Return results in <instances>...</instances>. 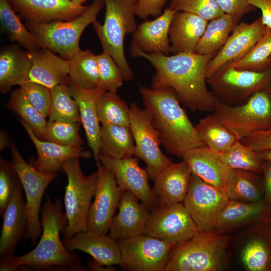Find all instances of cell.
<instances>
[{
  "label": "cell",
  "mask_w": 271,
  "mask_h": 271,
  "mask_svg": "<svg viewBox=\"0 0 271 271\" xmlns=\"http://www.w3.org/2000/svg\"><path fill=\"white\" fill-rule=\"evenodd\" d=\"M133 193L123 191L118 212L112 218L109 235L118 240L126 239L144 233L151 211Z\"/></svg>",
  "instance_id": "obj_19"
},
{
  "label": "cell",
  "mask_w": 271,
  "mask_h": 271,
  "mask_svg": "<svg viewBox=\"0 0 271 271\" xmlns=\"http://www.w3.org/2000/svg\"><path fill=\"white\" fill-rule=\"evenodd\" d=\"M255 173L231 169L224 190L229 200L245 202H255L263 199L261 188Z\"/></svg>",
  "instance_id": "obj_35"
},
{
  "label": "cell",
  "mask_w": 271,
  "mask_h": 271,
  "mask_svg": "<svg viewBox=\"0 0 271 271\" xmlns=\"http://www.w3.org/2000/svg\"><path fill=\"white\" fill-rule=\"evenodd\" d=\"M140 90L161 143L170 154L182 158L189 150L205 146L172 89L142 86Z\"/></svg>",
  "instance_id": "obj_3"
},
{
  "label": "cell",
  "mask_w": 271,
  "mask_h": 271,
  "mask_svg": "<svg viewBox=\"0 0 271 271\" xmlns=\"http://www.w3.org/2000/svg\"><path fill=\"white\" fill-rule=\"evenodd\" d=\"M12 165L16 171L26 195L28 222L24 235L25 240L35 244L42 233L39 214L41 202L46 188L57 177L58 173H45L27 162L16 146L12 144Z\"/></svg>",
  "instance_id": "obj_10"
},
{
  "label": "cell",
  "mask_w": 271,
  "mask_h": 271,
  "mask_svg": "<svg viewBox=\"0 0 271 271\" xmlns=\"http://www.w3.org/2000/svg\"><path fill=\"white\" fill-rule=\"evenodd\" d=\"M218 154L222 161L230 169L254 173H262V160L258 153L240 141L226 151Z\"/></svg>",
  "instance_id": "obj_42"
},
{
  "label": "cell",
  "mask_w": 271,
  "mask_h": 271,
  "mask_svg": "<svg viewBox=\"0 0 271 271\" xmlns=\"http://www.w3.org/2000/svg\"><path fill=\"white\" fill-rule=\"evenodd\" d=\"M99 75L100 88L116 92L122 86L123 78L121 71L113 58L106 52L96 55Z\"/></svg>",
  "instance_id": "obj_44"
},
{
  "label": "cell",
  "mask_w": 271,
  "mask_h": 271,
  "mask_svg": "<svg viewBox=\"0 0 271 271\" xmlns=\"http://www.w3.org/2000/svg\"><path fill=\"white\" fill-rule=\"evenodd\" d=\"M32 62L27 51L16 45L3 47L0 51V91L9 92L13 86L29 81Z\"/></svg>",
  "instance_id": "obj_30"
},
{
  "label": "cell",
  "mask_w": 271,
  "mask_h": 271,
  "mask_svg": "<svg viewBox=\"0 0 271 271\" xmlns=\"http://www.w3.org/2000/svg\"><path fill=\"white\" fill-rule=\"evenodd\" d=\"M170 7L177 11L195 14L208 21L224 14L215 0H171Z\"/></svg>",
  "instance_id": "obj_46"
},
{
  "label": "cell",
  "mask_w": 271,
  "mask_h": 271,
  "mask_svg": "<svg viewBox=\"0 0 271 271\" xmlns=\"http://www.w3.org/2000/svg\"><path fill=\"white\" fill-rule=\"evenodd\" d=\"M20 87L31 103L44 117L48 116L51 101V89L32 81L25 82Z\"/></svg>",
  "instance_id": "obj_47"
},
{
  "label": "cell",
  "mask_w": 271,
  "mask_h": 271,
  "mask_svg": "<svg viewBox=\"0 0 271 271\" xmlns=\"http://www.w3.org/2000/svg\"><path fill=\"white\" fill-rule=\"evenodd\" d=\"M104 5V0H93L85 12L74 19L45 23L25 21V25L40 48H47L69 61L81 50L79 40L83 32L97 21Z\"/></svg>",
  "instance_id": "obj_6"
},
{
  "label": "cell",
  "mask_w": 271,
  "mask_h": 271,
  "mask_svg": "<svg viewBox=\"0 0 271 271\" xmlns=\"http://www.w3.org/2000/svg\"><path fill=\"white\" fill-rule=\"evenodd\" d=\"M98 159L112 172L122 191L133 193L150 211L159 206L149 183V174L146 169L140 166L137 158L116 159L100 154Z\"/></svg>",
  "instance_id": "obj_16"
},
{
  "label": "cell",
  "mask_w": 271,
  "mask_h": 271,
  "mask_svg": "<svg viewBox=\"0 0 271 271\" xmlns=\"http://www.w3.org/2000/svg\"><path fill=\"white\" fill-rule=\"evenodd\" d=\"M191 171L183 161L172 162L162 170L154 180L152 189L159 205L183 202L187 194Z\"/></svg>",
  "instance_id": "obj_22"
},
{
  "label": "cell",
  "mask_w": 271,
  "mask_h": 271,
  "mask_svg": "<svg viewBox=\"0 0 271 271\" xmlns=\"http://www.w3.org/2000/svg\"><path fill=\"white\" fill-rule=\"evenodd\" d=\"M241 260L249 271H271V222L259 223L255 234L244 247Z\"/></svg>",
  "instance_id": "obj_31"
},
{
  "label": "cell",
  "mask_w": 271,
  "mask_h": 271,
  "mask_svg": "<svg viewBox=\"0 0 271 271\" xmlns=\"http://www.w3.org/2000/svg\"><path fill=\"white\" fill-rule=\"evenodd\" d=\"M248 3L261 12V19L263 24L271 28V0H247Z\"/></svg>",
  "instance_id": "obj_51"
},
{
  "label": "cell",
  "mask_w": 271,
  "mask_h": 271,
  "mask_svg": "<svg viewBox=\"0 0 271 271\" xmlns=\"http://www.w3.org/2000/svg\"><path fill=\"white\" fill-rule=\"evenodd\" d=\"M268 68L271 69V57H270V59H269V64H268Z\"/></svg>",
  "instance_id": "obj_58"
},
{
  "label": "cell",
  "mask_w": 271,
  "mask_h": 271,
  "mask_svg": "<svg viewBox=\"0 0 271 271\" xmlns=\"http://www.w3.org/2000/svg\"><path fill=\"white\" fill-rule=\"evenodd\" d=\"M22 185L11 162L0 159V214L2 216L13 195Z\"/></svg>",
  "instance_id": "obj_45"
},
{
  "label": "cell",
  "mask_w": 271,
  "mask_h": 271,
  "mask_svg": "<svg viewBox=\"0 0 271 271\" xmlns=\"http://www.w3.org/2000/svg\"><path fill=\"white\" fill-rule=\"evenodd\" d=\"M219 8L225 14L233 15L241 19L247 13L254 11L255 8L247 0H215Z\"/></svg>",
  "instance_id": "obj_48"
},
{
  "label": "cell",
  "mask_w": 271,
  "mask_h": 271,
  "mask_svg": "<svg viewBox=\"0 0 271 271\" xmlns=\"http://www.w3.org/2000/svg\"><path fill=\"white\" fill-rule=\"evenodd\" d=\"M68 85L71 94L78 104L81 122L85 130L88 145L97 164L99 162L98 157L100 154L101 133L97 101L99 96L106 91L84 89L74 84L70 79Z\"/></svg>",
  "instance_id": "obj_26"
},
{
  "label": "cell",
  "mask_w": 271,
  "mask_h": 271,
  "mask_svg": "<svg viewBox=\"0 0 271 271\" xmlns=\"http://www.w3.org/2000/svg\"><path fill=\"white\" fill-rule=\"evenodd\" d=\"M240 20L233 15L224 14L209 21L194 53L202 55L215 54L224 45Z\"/></svg>",
  "instance_id": "obj_33"
},
{
  "label": "cell",
  "mask_w": 271,
  "mask_h": 271,
  "mask_svg": "<svg viewBox=\"0 0 271 271\" xmlns=\"http://www.w3.org/2000/svg\"><path fill=\"white\" fill-rule=\"evenodd\" d=\"M18 119L36 149L38 156L32 165L39 171L58 173L62 171L63 164L69 159L91 157L92 152L82 147L65 146L39 139L26 122Z\"/></svg>",
  "instance_id": "obj_20"
},
{
  "label": "cell",
  "mask_w": 271,
  "mask_h": 271,
  "mask_svg": "<svg viewBox=\"0 0 271 271\" xmlns=\"http://www.w3.org/2000/svg\"><path fill=\"white\" fill-rule=\"evenodd\" d=\"M262 170L263 173V191L264 200L271 207V163L262 160Z\"/></svg>",
  "instance_id": "obj_52"
},
{
  "label": "cell",
  "mask_w": 271,
  "mask_h": 271,
  "mask_svg": "<svg viewBox=\"0 0 271 271\" xmlns=\"http://www.w3.org/2000/svg\"><path fill=\"white\" fill-rule=\"evenodd\" d=\"M69 251L80 250L107 266L122 265L119 244L109 235L98 234L88 231L79 232L69 239H63Z\"/></svg>",
  "instance_id": "obj_23"
},
{
  "label": "cell",
  "mask_w": 271,
  "mask_h": 271,
  "mask_svg": "<svg viewBox=\"0 0 271 271\" xmlns=\"http://www.w3.org/2000/svg\"><path fill=\"white\" fill-rule=\"evenodd\" d=\"M266 29L260 16L251 23H238L224 45L209 61L207 78L224 64L238 60L247 54L263 35Z\"/></svg>",
  "instance_id": "obj_17"
},
{
  "label": "cell",
  "mask_w": 271,
  "mask_h": 271,
  "mask_svg": "<svg viewBox=\"0 0 271 271\" xmlns=\"http://www.w3.org/2000/svg\"><path fill=\"white\" fill-rule=\"evenodd\" d=\"M14 11L25 21L45 23L70 21L82 15L89 6L71 0H9Z\"/></svg>",
  "instance_id": "obj_18"
},
{
  "label": "cell",
  "mask_w": 271,
  "mask_h": 271,
  "mask_svg": "<svg viewBox=\"0 0 271 271\" xmlns=\"http://www.w3.org/2000/svg\"><path fill=\"white\" fill-rule=\"evenodd\" d=\"M87 266L91 271H115V268L112 266H107L97 261L93 258H89Z\"/></svg>",
  "instance_id": "obj_53"
},
{
  "label": "cell",
  "mask_w": 271,
  "mask_h": 271,
  "mask_svg": "<svg viewBox=\"0 0 271 271\" xmlns=\"http://www.w3.org/2000/svg\"><path fill=\"white\" fill-rule=\"evenodd\" d=\"M59 199L52 200L48 194L41 209L42 235L36 247L19 256H13L1 260V271H15L19 268L61 269L85 271L78 256L65 247L60 239V232L65 231L67 220L62 211Z\"/></svg>",
  "instance_id": "obj_2"
},
{
  "label": "cell",
  "mask_w": 271,
  "mask_h": 271,
  "mask_svg": "<svg viewBox=\"0 0 271 271\" xmlns=\"http://www.w3.org/2000/svg\"><path fill=\"white\" fill-rule=\"evenodd\" d=\"M86 0H71L74 4L78 6H82Z\"/></svg>",
  "instance_id": "obj_56"
},
{
  "label": "cell",
  "mask_w": 271,
  "mask_h": 271,
  "mask_svg": "<svg viewBox=\"0 0 271 271\" xmlns=\"http://www.w3.org/2000/svg\"><path fill=\"white\" fill-rule=\"evenodd\" d=\"M216 98L212 115L239 141L255 131L271 128V100L265 89L256 92L240 105H229Z\"/></svg>",
  "instance_id": "obj_8"
},
{
  "label": "cell",
  "mask_w": 271,
  "mask_h": 271,
  "mask_svg": "<svg viewBox=\"0 0 271 271\" xmlns=\"http://www.w3.org/2000/svg\"><path fill=\"white\" fill-rule=\"evenodd\" d=\"M240 142L257 152L271 150V128L255 131Z\"/></svg>",
  "instance_id": "obj_49"
},
{
  "label": "cell",
  "mask_w": 271,
  "mask_h": 271,
  "mask_svg": "<svg viewBox=\"0 0 271 271\" xmlns=\"http://www.w3.org/2000/svg\"><path fill=\"white\" fill-rule=\"evenodd\" d=\"M122 267L130 271H165L174 245L148 235L118 240Z\"/></svg>",
  "instance_id": "obj_13"
},
{
  "label": "cell",
  "mask_w": 271,
  "mask_h": 271,
  "mask_svg": "<svg viewBox=\"0 0 271 271\" xmlns=\"http://www.w3.org/2000/svg\"><path fill=\"white\" fill-rule=\"evenodd\" d=\"M182 159L192 174L211 185L224 189L231 169L218 153L206 146L198 147L187 151Z\"/></svg>",
  "instance_id": "obj_28"
},
{
  "label": "cell",
  "mask_w": 271,
  "mask_h": 271,
  "mask_svg": "<svg viewBox=\"0 0 271 271\" xmlns=\"http://www.w3.org/2000/svg\"><path fill=\"white\" fill-rule=\"evenodd\" d=\"M101 124L100 154L116 159L132 157L134 141L130 127Z\"/></svg>",
  "instance_id": "obj_32"
},
{
  "label": "cell",
  "mask_w": 271,
  "mask_h": 271,
  "mask_svg": "<svg viewBox=\"0 0 271 271\" xmlns=\"http://www.w3.org/2000/svg\"><path fill=\"white\" fill-rule=\"evenodd\" d=\"M195 126L205 146L218 153L226 151L239 141L227 127L212 115L201 119Z\"/></svg>",
  "instance_id": "obj_37"
},
{
  "label": "cell",
  "mask_w": 271,
  "mask_h": 271,
  "mask_svg": "<svg viewBox=\"0 0 271 271\" xmlns=\"http://www.w3.org/2000/svg\"><path fill=\"white\" fill-rule=\"evenodd\" d=\"M270 57L271 28L266 27L264 33L247 54L224 65L238 69L262 71L268 68Z\"/></svg>",
  "instance_id": "obj_41"
},
{
  "label": "cell",
  "mask_w": 271,
  "mask_h": 271,
  "mask_svg": "<svg viewBox=\"0 0 271 271\" xmlns=\"http://www.w3.org/2000/svg\"><path fill=\"white\" fill-rule=\"evenodd\" d=\"M229 200L224 189L211 185L192 174L183 203L199 231L214 229L218 218Z\"/></svg>",
  "instance_id": "obj_12"
},
{
  "label": "cell",
  "mask_w": 271,
  "mask_h": 271,
  "mask_svg": "<svg viewBox=\"0 0 271 271\" xmlns=\"http://www.w3.org/2000/svg\"><path fill=\"white\" fill-rule=\"evenodd\" d=\"M6 106L19 115L39 139L45 140L48 121L29 101L20 87L12 92Z\"/></svg>",
  "instance_id": "obj_39"
},
{
  "label": "cell",
  "mask_w": 271,
  "mask_h": 271,
  "mask_svg": "<svg viewBox=\"0 0 271 271\" xmlns=\"http://www.w3.org/2000/svg\"><path fill=\"white\" fill-rule=\"evenodd\" d=\"M137 0H104L105 6L103 25H93L102 47L117 63L125 81L133 78L124 52L126 34L133 33L137 28L135 20Z\"/></svg>",
  "instance_id": "obj_4"
},
{
  "label": "cell",
  "mask_w": 271,
  "mask_h": 271,
  "mask_svg": "<svg viewBox=\"0 0 271 271\" xmlns=\"http://www.w3.org/2000/svg\"><path fill=\"white\" fill-rule=\"evenodd\" d=\"M168 0H137L136 15L140 19L150 16L158 17L162 14V9Z\"/></svg>",
  "instance_id": "obj_50"
},
{
  "label": "cell",
  "mask_w": 271,
  "mask_h": 271,
  "mask_svg": "<svg viewBox=\"0 0 271 271\" xmlns=\"http://www.w3.org/2000/svg\"><path fill=\"white\" fill-rule=\"evenodd\" d=\"M130 55L148 60L156 69L152 88L168 87L189 109L214 110L216 97L206 85L208 64L214 54L183 52L171 56L161 53H145L131 44Z\"/></svg>",
  "instance_id": "obj_1"
},
{
  "label": "cell",
  "mask_w": 271,
  "mask_h": 271,
  "mask_svg": "<svg viewBox=\"0 0 271 271\" xmlns=\"http://www.w3.org/2000/svg\"><path fill=\"white\" fill-rule=\"evenodd\" d=\"M97 166V182L94 199L89 212L87 231L106 234L109 230L123 191L109 169L100 162Z\"/></svg>",
  "instance_id": "obj_15"
},
{
  "label": "cell",
  "mask_w": 271,
  "mask_h": 271,
  "mask_svg": "<svg viewBox=\"0 0 271 271\" xmlns=\"http://www.w3.org/2000/svg\"><path fill=\"white\" fill-rule=\"evenodd\" d=\"M62 169L67 178L64 204L67 226L64 232V239L88 230V218L92 198L97 182V172L85 175L82 172L79 158L65 162Z\"/></svg>",
  "instance_id": "obj_7"
},
{
  "label": "cell",
  "mask_w": 271,
  "mask_h": 271,
  "mask_svg": "<svg viewBox=\"0 0 271 271\" xmlns=\"http://www.w3.org/2000/svg\"><path fill=\"white\" fill-rule=\"evenodd\" d=\"M207 82L218 99L229 105H240L256 92L267 87L271 83V69L256 71L224 65Z\"/></svg>",
  "instance_id": "obj_9"
},
{
  "label": "cell",
  "mask_w": 271,
  "mask_h": 271,
  "mask_svg": "<svg viewBox=\"0 0 271 271\" xmlns=\"http://www.w3.org/2000/svg\"><path fill=\"white\" fill-rule=\"evenodd\" d=\"M271 207L263 199L255 202L229 200L220 213L213 230L222 231L247 223L269 220Z\"/></svg>",
  "instance_id": "obj_29"
},
{
  "label": "cell",
  "mask_w": 271,
  "mask_h": 271,
  "mask_svg": "<svg viewBox=\"0 0 271 271\" xmlns=\"http://www.w3.org/2000/svg\"><path fill=\"white\" fill-rule=\"evenodd\" d=\"M199 231L183 202L159 205L151 211L144 233L174 246L192 238Z\"/></svg>",
  "instance_id": "obj_14"
},
{
  "label": "cell",
  "mask_w": 271,
  "mask_h": 271,
  "mask_svg": "<svg viewBox=\"0 0 271 271\" xmlns=\"http://www.w3.org/2000/svg\"><path fill=\"white\" fill-rule=\"evenodd\" d=\"M32 62L29 81L40 83L50 89L68 83L69 61L44 48L27 51Z\"/></svg>",
  "instance_id": "obj_24"
},
{
  "label": "cell",
  "mask_w": 271,
  "mask_h": 271,
  "mask_svg": "<svg viewBox=\"0 0 271 271\" xmlns=\"http://www.w3.org/2000/svg\"><path fill=\"white\" fill-rule=\"evenodd\" d=\"M23 190L22 187L13 195L2 216L1 260L14 255L15 249L27 228L28 218Z\"/></svg>",
  "instance_id": "obj_21"
},
{
  "label": "cell",
  "mask_w": 271,
  "mask_h": 271,
  "mask_svg": "<svg viewBox=\"0 0 271 271\" xmlns=\"http://www.w3.org/2000/svg\"><path fill=\"white\" fill-rule=\"evenodd\" d=\"M228 237L212 230L198 231L172 247L165 271H216L224 261Z\"/></svg>",
  "instance_id": "obj_5"
},
{
  "label": "cell",
  "mask_w": 271,
  "mask_h": 271,
  "mask_svg": "<svg viewBox=\"0 0 271 271\" xmlns=\"http://www.w3.org/2000/svg\"><path fill=\"white\" fill-rule=\"evenodd\" d=\"M69 76L72 83L81 88L101 89L96 55L89 50H80L69 60Z\"/></svg>",
  "instance_id": "obj_34"
},
{
  "label": "cell",
  "mask_w": 271,
  "mask_h": 271,
  "mask_svg": "<svg viewBox=\"0 0 271 271\" xmlns=\"http://www.w3.org/2000/svg\"><path fill=\"white\" fill-rule=\"evenodd\" d=\"M177 12L170 7L152 21L141 23L133 33L132 44L147 53L171 52L169 32L172 18Z\"/></svg>",
  "instance_id": "obj_25"
},
{
  "label": "cell",
  "mask_w": 271,
  "mask_h": 271,
  "mask_svg": "<svg viewBox=\"0 0 271 271\" xmlns=\"http://www.w3.org/2000/svg\"><path fill=\"white\" fill-rule=\"evenodd\" d=\"M258 153L262 160L271 163V150L262 151Z\"/></svg>",
  "instance_id": "obj_55"
},
{
  "label": "cell",
  "mask_w": 271,
  "mask_h": 271,
  "mask_svg": "<svg viewBox=\"0 0 271 271\" xmlns=\"http://www.w3.org/2000/svg\"><path fill=\"white\" fill-rule=\"evenodd\" d=\"M51 94L48 121L81 122L78 105L71 94L68 83L56 86L51 89Z\"/></svg>",
  "instance_id": "obj_38"
},
{
  "label": "cell",
  "mask_w": 271,
  "mask_h": 271,
  "mask_svg": "<svg viewBox=\"0 0 271 271\" xmlns=\"http://www.w3.org/2000/svg\"><path fill=\"white\" fill-rule=\"evenodd\" d=\"M80 123L48 121L44 140L65 146L81 147L84 142L79 134Z\"/></svg>",
  "instance_id": "obj_43"
},
{
  "label": "cell",
  "mask_w": 271,
  "mask_h": 271,
  "mask_svg": "<svg viewBox=\"0 0 271 271\" xmlns=\"http://www.w3.org/2000/svg\"><path fill=\"white\" fill-rule=\"evenodd\" d=\"M11 145L6 132L1 130L0 132V151H2L9 146H11Z\"/></svg>",
  "instance_id": "obj_54"
},
{
  "label": "cell",
  "mask_w": 271,
  "mask_h": 271,
  "mask_svg": "<svg viewBox=\"0 0 271 271\" xmlns=\"http://www.w3.org/2000/svg\"><path fill=\"white\" fill-rule=\"evenodd\" d=\"M129 127L135 143L134 155L145 162L149 177L154 181L172 161L160 149L159 135L150 113L134 102L129 107Z\"/></svg>",
  "instance_id": "obj_11"
},
{
  "label": "cell",
  "mask_w": 271,
  "mask_h": 271,
  "mask_svg": "<svg viewBox=\"0 0 271 271\" xmlns=\"http://www.w3.org/2000/svg\"><path fill=\"white\" fill-rule=\"evenodd\" d=\"M101 123L129 126V107L116 92L105 91L97 101Z\"/></svg>",
  "instance_id": "obj_40"
},
{
  "label": "cell",
  "mask_w": 271,
  "mask_h": 271,
  "mask_svg": "<svg viewBox=\"0 0 271 271\" xmlns=\"http://www.w3.org/2000/svg\"><path fill=\"white\" fill-rule=\"evenodd\" d=\"M269 220L270 221V222H271V214L269 217Z\"/></svg>",
  "instance_id": "obj_59"
},
{
  "label": "cell",
  "mask_w": 271,
  "mask_h": 271,
  "mask_svg": "<svg viewBox=\"0 0 271 271\" xmlns=\"http://www.w3.org/2000/svg\"><path fill=\"white\" fill-rule=\"evenodd\" d=\"M266 91H267L270 99L271 100V83L270 84L267 86V87L265 89Z\"/></svg>",
  "instance_id": "obj_57"
},
{
  "label": "cell",
  "mask_w": 271,
  "mask_h": 271,
  "mask_svg": "<svg viewBox=\"0 0 271 271\" xmlns=\"http://www.w3.org/2000/svg\"><path fill=\"white\" fill-rule=\"evenodd\" d=\"M0 21L3 30L12 42L30 51L40 48L21 17L14 11L9 0H0Z\"/></svg>",
  "instance_id": "obj_36"
},
{
  "label": "cell",
  "mask_w": 271,
  "mask_h": 271,
  "mask_svg": "<svg viewBox=\"0 0 271 271\" xmlns=\"http://www.w3.org/2000/svg\"><path fill=\"white\" fill-rule=\"evenodd\" d=\"M209 21L195 14L177 11L170 26L171 52H194Z\"/></svg>",
  "instance_id": "obj_27"
}]
</instances>
